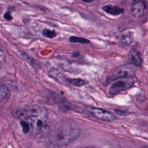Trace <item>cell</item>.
Returning <instances> with one entry per match:
<instances>
[{
  "instance_id": "cell-1",
  "label": "cell",
  "mask_w": 148,
  "mask_h": 148,
  "mask_svg": "<svg viewBox=\"0 0 148 148\" xmlns=\"http://www.w3.org/2000/svg\"><path fill=\"white\" fill-rule=\"evenodd\" d=\"M80 130L74 123L65 122L60 124L49 134L50 141L57 146H66L79 136Z\"/></svg>"
},
{
  "instance_id": "cell-2",
  "label": "cell",
  "mask_w": 148,
  "mask_h": 148,
  "mask_svg": "<svg viewBox=\"0 0 148 148\" xmlns=\"http://www.w3.org/2000/svg\"><path fill=\"white\" fill-rule=\"evenodd\" d=\"M29 125L30 130L37 138L48 136L50 128L47 118V110L35 114L25 120Z\"/></svg>"
},
{
  "instance_id": "cell-3",
  "label": "cell",
  "mask_w": 148,
  "mask_h": 148,
  "mask_svg": "<svg viewBox=\"0 0 148 148\" xmlns=\"http://www.w3.org/2000/svg\"><path fill=\"white\" fill-rule=\"evenodd\" d=\"M84 112L88 116L105 121H112L116 116L112 112L101 108L94 106H87L84 108Z\"/></svg>"
},
{
  "instance_id": "cell-4",
  "label": "cell",
  "mask_w": 148,
  "mask_h": 148,
  "mask_svg": "<svg viewBox=\"0 0 148 148\" xmlns=\"http://www.w3.org/2000/svg\"><path fill=\"white\" fill-rule=\"evenodd\" d=\"M136 66L133 64L129 63L119 66L115 68L110 73L109 79L111 80H114L121 78L132 77L135 73Z\"/></svg>"
},
{
  "instance_id": "cell-5",
  "label": "cell",
  "mask_w": 148,
  "mask_h": 148,
  "mask_svg": "<svg viewBox=\"0 0 148 148\" xmlns=\"http://www.w3.org/2000/svg\"><path fill=\"white\" fill-rule=\"evenodd\" d=\"M134 83V80L132 77L121 78L120 80L114 82L109 88V94L112 95H117L120 92L131 88Z\"/></svg>"
},
{
  "instance_id": "cell-6",
  "label": "cell",
  "mask_w": 148,
  "mask_h": 148,
  "mask_svg": "<svg viewBox=\"0 0 148 148\" xmlns=\"http://www.w3.org/2000/svg\"><path fill=\"white\" fill-rule=\"evenodd\" d=\"M46 110L45 109L39 106H32L28 108L18 109L15 112L14 116L20 119L25 120L29 117Z\"/></svg>"
},
{
  "instance_id": "cell-7",
  "label": "cell",
  "mask_w": 148,
  "mask_h": 148,
  "mask_svg": "<svg viewBox=\"0 0 148 148\" xmlns=\"http://www.w3.org/2000/svg\"><path fill=\"white\" fill-rule=\"evenodd\" d=\"M146 6V2L144 0L134 1L131 5V14L135 18H140L144 15Z\"/></svg>"
},
{
  "instance_id": "cell-8",
  "label": "cell",
  "mask_w": 148,
  "mask_h": 148,
  "mask_svg": "<svg viewBox=\"0 0 148 148\" xmlns=\"http://www.w3.org/2000/svg\"><path fill=\"white\" fill-rule=\"evenodd\" d=\"M128 59L131 64L135 66H140L142 63V58L140 52L135 49H132L128 53Z\"/></svg>"
},
{
  "instance_id": "cell-9",
  "label": "cell",
  "mask_w": 148,
  "mask_h": 148,
  "mask_svg": "<svg viewBox=\"0 0 148 148\" xmlns=\"http://www.w3.org/2000/svg\"><path fill=\"white\" fill-rule=\"evenodd\" d=\"M102 10L106 12L108 14L111 15L117 16L121 14L124 12V9L122 8H120L119 6L115 5H108L102 7Z\"/></svg>"
},
{
  "instance_id": "cell-10",
  "label": "cell",
  "mask_w": 148,
  "mask_h": 148,
  "mask_svg": "<svg viewBox=\"0 0 148 148\" xmlns=\"http://www.w3.org/2000/svg\"><path fill=\"white\" fill-rule=\"evenodd\" d=\"M133 39V33L130 31L123 32L119 36L120 42L126 45H130L132 43Z\"/></svg>"
},
{
  "instance_id": "cell-11",
  "label": "cell",
  "mask_w": 148,
  "mask_h": 148,
  "mask_svg": "<svg viewBox=\"0 0 148 148\" xmlns=\"http://www.w3.org/2000/svg\"><path fill=\"white\" fill-rule=\"evenodd\" d=\"M10 94L9 88L5 85L0 84V103L7 100L10 97Z\"/></svg>"
},
{
  "instance_id": "cell-12",
  "label": "cell",
  "mask_w": 148,
  "mask_h": 148,
  "mask_svg": "<svg viewBox=\"0 0 148 148\" xmlns=\"http://www.w3.org/2000/svg\"><path fill=\"white\" fill-rule=\"evenodd\" d=\"M69 84L74 86H82L86 84V82L84 80L80 79H69L68 80Z\"/></svg>"
},
{
  "instance_id": "cell-13",
  "label": "cell",
  "mask_w": 148,
  "mask_h": 148,
  "mask_svg": "<svg viewBox=\"0 0 148 148\" xmlns=\"http://www.w3.org/2000/svg\"><path fill=\"white\" fill-rule=\"evenodd\" d=\"M69 40L71 42H74V43H77V42L82 43H90V41L86 38H81V37H77V36H74L70 37L69 39Z\"/></svg>"
},
{
  "instance_id": "cell-14",
  "label": "cell",
  "mask_w": 148,
  "mask_h": 148,
  "mask_svg": "<svg viewBox=\"0 0 148 148\" xmlns=\"http://www.w3.org/2000/svg\"><path fill=\"white\" fill-rule=\"evenodd\" d=\"M43 35L49 38H53L56 36V33L54 31H51L48 29H44L43 30Z\"/></svg>"
},
{
  "instance_id": "cell-15",
  "label": "cell",
  "mask_w": 148,
  "mask_h": 148,
  "mask_svg": "<svg viewBox=\"0 0 148 148\" xmlns=\"http://www.w3.org/2000/svg\"><path fill=\"white\" fill-rule=\"evenodd\" d=\"M20 124L22 127L23 131L24 133H28L30 131V127L28 122L25 120H22L20 123Z\"/></svg>"
},
{
  "instance_id": "cell-16",
  "label": "cell",
  "mask_w": 148,
  "mask_h": 148,
  "mask_svg": "<svg viewBox=\"0 0 148 148\" xmlns=\"http://www.w3.org/2000/svg\"><path fill=\"white\" fill-rule=\"evenodd\" d=\"M5 59H6L5 54L0 47V68L2 66V64L4 62Z\"/></svg>"
},
{
  "instance_id": "cell-17",
  "label": "cell",
  "mask_w": 148,
  "mask_h": 148,
  "mask_svg": "<svg viewBox=\"0 0 148 148\" xmlns=\"http://www.w3.org/2000/svg\"><path fill=\"white\" fill-rule=\"evenodd\" d=\"M4 18L7 21H10L12 20V16L9 12H7L5 13V14H4Z\"/></svg>"
},
{
  "instance_id": "cell-18",
  "label": "cell",
  "mask_w": 148,
  "mask_h": 148,
  "mask_svg": "<svg viewBox=\"0 0 148 148\" xmlns=\"http://www.w3.org/2000/svg\"><path fill=\"white\" fill-rule=\"evenodd\" d=\"M114 111H115V112H116L117 114L120 115V116H125V115H127V114H126V112H125L122 111L121 110L115 109Z\"/></svg>"
},
{
  "instance_id": "cell-19",
  "label": "cell",
  "mask_w": 148,
  "mask_h": 148,
  "mask_svg": "<svg viewBox=\"0 0 148 148\" xmlns=\"http://www.w3.org/2000/svg\"><path fill=\"white\" fill-rule=\"evenodd\" d=\"M82 1L84 2H91L93 1L94 0H82Z\"/></svg>"
},
{
  "instance_id": "cell-20",
  "label": "cell",
  "mask_w": 148,
  "mask_h": 148,
  "mask_svg": "<svg viewBox=\"0 0 148 148\" xmlns=\"http://www.w3.org/2000/svg\"><path fill=\"white\" fill-rule=\"evenodd\" d=\"M82 148H92V147H88V146H86V147H82Z\"/></svg>"
},
{
  "instance_id": "cell-21",
  "label": "cell",
  "mask_w": 148,
  "mask_h": 148,
  "mask_svg": "<svg viewBox=\"0 0 148 148\" xmlns=\"http://www.w3.org/2000/svg\"><path fill=\"white\" fill-rule=\"evenodd\" d=\"M144 148H147V146H146V147H144Z\"/></svg>"
}]
</instances>
